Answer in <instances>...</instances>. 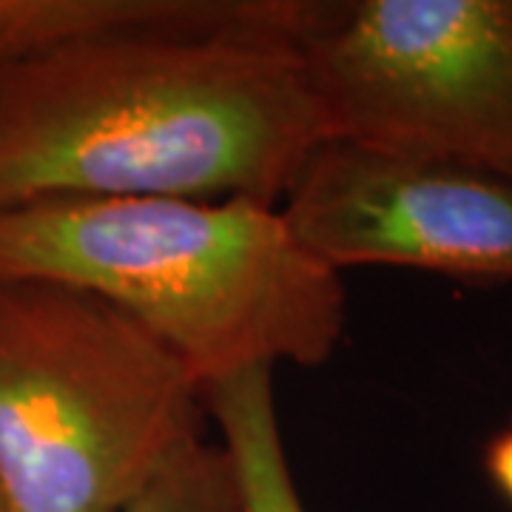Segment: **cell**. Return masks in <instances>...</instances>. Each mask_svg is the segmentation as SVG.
Masks as SVG:
<instances>
[{
	"instance_id": "3957f363",
	"label": "cell",
	"mask_w": 512,
	"mask_h": 512,
	"mask_svg": "<svg viewBox=\"0 0 512 512\" xmlns=\"http://www.w3.org/2000/svg\"><path fill=\"white\" fill-rule=\"evenodd\" d=\"M202 387L111 302L0 274V490L9 512H123L185 439Z\"/></svg>"
},
{
	"instance_id": "8992f818",
	"label": "cell",
	"mask_w": 512,
	"mask_h": 512,
	"mask_svg": "<svg viewBox=\"0 0 512 512\" xmlns=\"http://www.w3.org/2000/svg\"><path fill=\"white\" fill-rule=\"evenodd\" d=\"M245 512H305L293 481L274 396V370L256 367L202 390Z\"/></svg>"
},
{
	"instance_id": "30bf717a",
	"label": "cell",
	"mask_w": 512,
	"mask_h": 512,
	"mask_svg": "<svg viewBox=\"0 0 512 512\" xmlns=\"http://www.w3.org/2000/svg\"><path fill=\"white\" fill-rule=\"evenodd\" d=\"M0 512H9V507H6V498H3V490H0Z\"/></svg>"
},
{
	"instance_id": "9c48e42d",
	"label": "cell",
	"mask_w": 512,
	"mask_h": 512,
	"mask_svg": "<svg viewBox=\"0 0 512 512\" xmlns=\"http://www.w3.org/2000/svg\"><path fill=\"white\" fill-rule=\"evenodd\" d=\"M481 464H484V473L495 487V493L512 507V419L501 424L487 439Z\"/></svg>"
},
{
	"instance_id": "ba28073f",
	"label": "cell",
	"mask_w": 512,
	"mask_h": 512,
	"mask_svg": "<svg viewBox=\"0 0 512 512\" xmlns=\"http://www.w3.org/2000/svg\"><path fill=\"white\" fill-rule=\"evenodd\" d=\"M123 512H245L220 441L185 439Z\"/></svg>"
},
{
	"instance_id": "6da1fadb",
	"label": "cell",
	"mask_w": 512,
	"mask_h": 512,
	"mask_svg": "<svg viewBox=\"0 0 512 512\" xmlns=\"http://www.w3.org/2000/svg\"><path fill=\"white\" fill-rule=\"evenodd\" d=\"M316 3L200 12L72 40L0 80V211L43 200L279 208L328 140L299 35Z\"/></svg>"
},
{
	"instance_id": "277c9868",
	"label": "cell",
	"mask_w": 512,
	"mask_h": 512,
	"mask_svg": "<svg viewBox=\"0 0 512 512\" xmlns=\"http://www.w3.org/2000/svg\"><path fill=\"white\" fill-rule=\"evenodd\" d=\"M299 49L328 137L512 177V0L316 3Z\"/></svg>"
},
{
	"instance_id": "7a4b0ae2",
	"label": "cell",
	"mask_w": 512,
	"mask_h": 512,
	"mask_svg": "<svg viewBox=\"0 0 512 512\" xmlns=\"http://www.w3.org/2000/svg\"><path fill=\"white\" fill-rule=\"evenodd\" d=\"M0 274L111 302L202 390L245 370L319 367L345 336L342 274L282 208L254 200H43L0 211Z\"/></svg>"
},
{
	"instance_id": "5b68a950",
	"label": "cell",
	"mask_w": 512,
	"mask_h": 512,
	"mask_svg": "<svg viewBox=\"0 0 512 512\" xmlns=\"http://www.w3.org/2000/svg\"><path fill=\"white\" fill-rule=\"evenodd\" d=\"M279 208L339 274L413 268L512 282V177L490 168L328 137Z\"/></svg>"
},
{
	"instance_id": "52a82bcc",
	"label": "cell",
	"mask_w": 512,
	"mask_h": 512,
	"mask_svg": "<svg viewBox=\"0 0 512 512\" xmlns=\"http://www.w3.org/2000/svg\"><path fill=\"white\" fill-rule=\"evenodd\" d=\"M205 0H0V80L72 40L200 12Z\"/></svg>"
}]
</instances>
